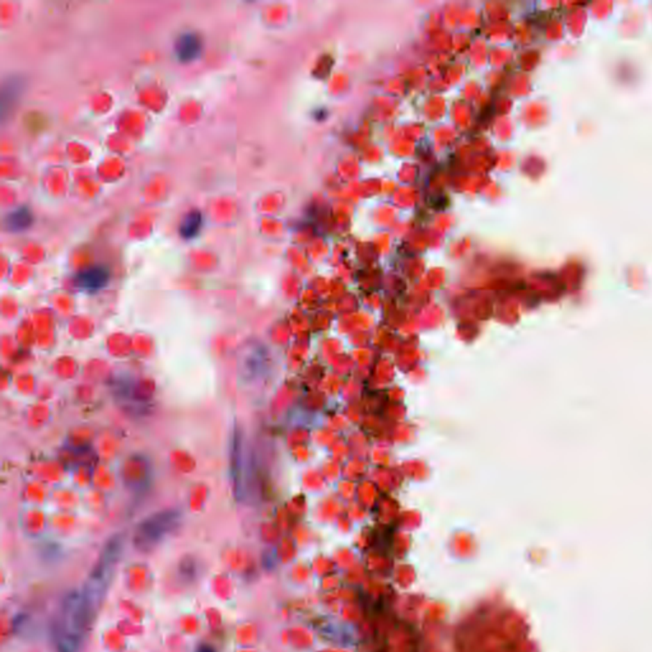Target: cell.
Segmentation results:
<instances>
[{
    "instance_id": "6da1fadb",
    "label": "cell",
    "mask_w": 652,
    "mask_h": 652,
    "mask_svg": "<svg viewBox=\"0 0 652 652\" xmlns=\"http://www.w3.org/2000/svg\"><path fill=\"white\" fill-rule=\"evenodd\" d=\"M97 614L82 590L68 592L51 626V638L58 652H81Z\"/></svg>"
},
{
    "instance_id": "7a4b0ae2",
    "label": "cell",
    "mask_w": 652,
    "mask_h": 652,
    "mask_svg": "<svg viewBox=\"0 0 652 652\" xmlns=\"http://www.w3.org/2000/svg\"><path fill=\"white\" fill-rule=\"evenodd\" d=\"M124 537L115 534L108 539L101 552L100 560L94 565L91 575L81 589L91 605L99 610L105 592L114 574L116 563L123 552Z\"/></svg>"
},
{
    "instance_id": "3957f363",
    "label": "cell",
    "mask_w": 652,
    "mask_h": 652,
    "mask_svg": "<svg viewBox=\"0 0 652 652\" xmlns=\"http://www.w3.org/2000/svg\"><path fill=\"white\" fill-rule=\"evenodd\" d=\"M183 521V512L177 508L161 510L149 515L139 522L134 531L133 544L139 552L148 553L153 551L157 545L174 534Z\"/></svg>"
},
{
    "instance_id": "277c9868",
    "label": "cell",
    "mask_w": 652,
    "mask_h": 652,
    "mask_svg": "<svg viewBox=\"0 0 652 652\" xmlns=\"http://www.w3.org/2000/svg\"><path fill=\"white\" fill-rule=\"evenodd\" d=\"M242 432L233 426L230 442V474L235 497L240 501L242 493Z\"/></svg>"
},
{
    "instance_id": "5b68a950",
    "label": "cell",
    "mask_w": 652,
    "mask_h": 652,
    "mask_svg": "<svg viewBox=\"0 0 652 652\" xmlns=\"http://www.w3.org/2000/svg\"><path fill=\"white\" fill-rule=\"evenodd\" d=\"M110 279H111L110 269L103 265H93L79 271L76 276L74 283L82 291L96 293V292L102 291L108 285Z\"/></svg>"
},
{
    "instance_id": "8992f818",
    "label": "cell",
    "mask_w": 652,
    "mask_h": 652,
    "mask_svg": "<svg viewBox=\"0 0 652 652\" xmlns=\"http://www.w3.org/2000/svg\"><path fill=\"white\" fill-rule=\"evenodd\" d=\"M203 51V41L195 32H184L175 44V56L181 62L197 60Z\"/></svg>"
},
{
    "instance_id": "52a82bcc",
    "label": "cell",
    "mask_w": 652,
    "mask_h": 652,
    "mask_svg": "<svg viewBox=\"0 0 652 652\" xmlns=\"http://www.w3.org/2000/svg\"><path fill=\"white\" fill-rule=\"evenodd\" d=\"M33 224L32 210L27 206H21L10 210L4 218V226L12 233H21L31 228Z\"/></svg>"
},
{
    "instance_id": "ba28073f",
    "label": "cell",
    "mask_w": 652,
    "mask_h": 652,
    "mask_svg": "<svg viewBox=\"0 0 652 652\" xmlns=\"http://www.w3.org/2000/svg\"><path fill=\"white\" fill-rule=\"evenodd\" d=\"M24 88V82L19 77H10L9 81H6L3 85V92H1V115L3 117L7 115L9 110L16 105L17 101L21 96Z\"/></svg>"
},
{
    "instance_id": "9c48e42d",
    "label": "cell",
    "mask_w": 652,
    "mask_h": 652,
    "mask_svg": "<svg viewBox=\"0 0 652 652\" xmlns=\"http://www.w3.org/2000/svg\"><path fill=\"white\" fill-rule=\"evenodd\" d=\"M201 227H203V215L200 210L195 209L185 215L183 222L180 224V235L185 240H192L199 235Z\"/></svg>"
},
{
    "instance_id": "30bf717a",
    "label": "cell",
    "mask_w": 652,
    "mask_h": 652,
    "mask_svg": "<svg viewBox=\"0 0 652 652\" xmlns=\"http://www.w3.org/2000/svg\"><path fill=\"white\" fill-rule=\"evenodd\" d=\"M178 572H180L181 577L184 578V581H194L195 577H197V574L199 572L197 560L194 558H185V560H181Z\"/></svg>"
},
{
    "instance_id": "8fae6325",
    "label": "cell",
    "mask_w": 652,
    "mask_h": 652,
    "mask_svg": "<svg viewBox=\"0 0 652 652\" xmlns=\"http://www.w3.org/2000/svg\"><path fill=\"white\" fill-rule=\"evenodd\" d=\"M197 652H215V650L209 644H201L200 647H198Z\"/></svg>"
}]
</instances>
